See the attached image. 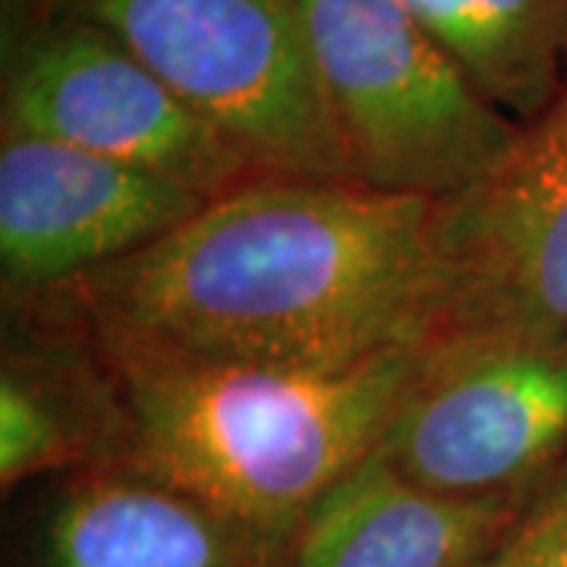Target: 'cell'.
Here are the masks:
<instances>
[{
  "label": "cell",
  "mask_w": 567,
  "mask_h": 567,
  "mask_svg": "<svg viewBox=\"0 0 567 567\" xmlns=\"http://www.w3.org/2000/svg\"><path fill=\"white\" fill-rule=\"evenodd\" d=\"M533 502L439 495L372 451L309 507L284 567H480Z\"/></svg>",
  "instance_id": "30bf717a"
},
{
  "label": "cell",
  "mask_w": 567,
  "mask_h": 567,
  "mask_svg": "<svg viewBox=\"0 0 567 567\" xmlns=\"http://www.w3.org/2000/svg\"><path fill=\"white\" fill-rule=\"evenodd\" d=\"M439 205L461 306L567 328V85L486 181Z\"/></svg>",
  "instance_id": "ba28073f"
},
{
  "label": "cell",
  "mask_w": 567,
  "mask_h": 567,
  "mask_svg": "<svg viewBox=\"0 0 567 567\" xmlns=\"http://www.w3.org/2000/svg\"><path fill=\"white\" fill-rule=\"evenodd\" d=\"M375 454L451 498H539L567 476V328L461 306L420 347Z\"/></svg>",
  "instance_id": "3957f363"
},
{
  "label": "cell",
  "mask_w": 567,
  "mask_h": 567,
  "mask_svg": "<svg viewBox=\"0 0 567 567\" xmlns=\"http://www.w3.org/2000/svg\"><path fill=\"white\" fill-rule=\"evenodd\" d=\"M488 102L536 121L567 85V0H398Z\"/></svg>",
  "instance_id": "7c38bea8"
},
{
  "label": "cell",
  "mask_w": 567,
  "mask_h": 567,
  "mask_svg": "<svg viewBox=\"0 0 567 567\" xmlns=\"http://www.w3.org/2000/svg\"><path fill=\"white\" fill-rule=\"evenodd\" d=\"M7 353L0 372V488L121 464L117 416L89 350Z\"/></svg>",
  "instance_id": "8fae6325"
},
{
  "label": "cell",
  "mask_w": 567,
  "mask_h": 567,
  "mask_svg": "<svg viewBox=\"0 0 567 567\" xmlns=\"http://www.w3.org/2000/svg\"><path fill=\"white\" fill-rule=\"evenodd\" d=\"M205 203L177 183L66 142H0V268L22 300L102 271L189 221Z\"/></svg>",
  "instance_id": "52a82bcc"
},
{
  "label": "cell",
  "mask_w": 567,
  "mask_h": 567,
  "mask_svg": "<svg viewBox=\"0 0 567 567\" xmlns=\"http://www.w3.org/2000/svg\"><path fill=\"white\" fill-rule=\"evenodd\" d=\"M480 567H567V476L524 511Z\"/></svg>",
  "instance_id": "4fadbf2b"
},
{
  "label": "cell",
  "mask_w": 567,
  "mask_h": 567,
  "mask_svg": "<svg viewBox=\"0 0 567 567\" xmlns=\"http://www.w3.org/2000/svg\"><path fill=\"white\" fill-rule=\"evenodd\" d=\"M3 130L140 167L203 199L271 177L121 41L66 17L17 51L3 82Z\"/></svg>",
  "instance_id": "8992f818"
},
{
  "label": "cell",
  "mask_w": 567,
  "mask_h": 567,
  "mask_svg": "<svg viewBox=\"0 0 567 567\" xmlns=\"http://www.w3.org/2000/svg\"><path fill=\"white\" fill-rule=\"evenodd\" d=\"M13 567H268L221 514L130 466L63 476L29 514Z\"/></svg>",
  "instance_id": "9c48e42d"
},
{
  "label": "cell",
  "mask_w": 567,
  "mask_h": 567,
  "mask_svg": "<svg viewBox=\"0 0 567 567\" xmlns=\"http://www.w3.org/2000/svg\"><path fill=\"white\" fill-rule=\"evenodd\" d=\"M350 181L432 203L505 162L502 114L398 0H290Z\"/></svg>",
  "instance_id": "277c9868"
},
{
  "label": "cell",
  "mask_w": 567,
  "mask_h": 567,
  "mask_svg": "<svg viewBox=\"0 0 567 567\" xmlns=\"http://www.w3.org/2000/svg\"><path fill=\"white\" fill-rule=\"evenodd\" d=\"M107 32L262 174L350 181L290 0H58Z\"/></svg>",
  "instance_id": "5b68a950"
},
{
  "label": "cell",
  "mask_w": 567,
  "mask_h": 567,
  "mask_svg": "<svg viewBox=\"0 0 567 567\" xmlns=\"http://www.w3.org/2000/svg\"><path fill=\"white\" fill-rule=\"evenodd\" d=\"M82 347L114 404L121 466L221 514L268 567H284L309 507L379 447L420 353L271 369Z\"/></svg>",
  "instance_id": "7a4b0ae2"
},
{
  "label": "cell",
  "mask_w": 567,
  "mask_h": 567,
  "mask_svg": "<svg viewBox=\"0 0 567 567\" xmlns=\"http://www.w3.org/2000/svg\"><path fill=\"white\" fill-rule=\"evenodd\" d=\"M29 303L92 347L344 369L423 347L461 309V278L439 203L271 174Z\"/></svg>",
  "instance_id": "6da1fadb"
}]
</instances>
